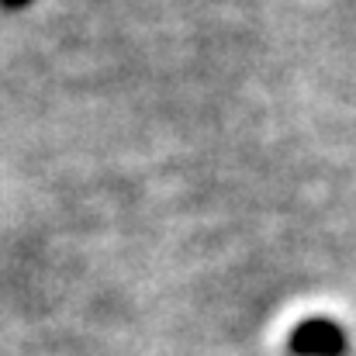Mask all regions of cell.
I'll list each match as a JSON object with an SVG mask.
<instances>
[{
  "instance_id": "1",
  "label": "cell",
  "mask_w": 356,
  "mask_h": 356,
  "mask_svg": "<svg viewBox=\"0 0 356 356\" xmlns=\"http://www.w3.org/2000/svg\"><path fill=\"white\" fill-rule=\"evenodd\" d=\"M291 346L305 356H336L343 350V336H339V329L329 325V322H308V325H301V329L294 332Z\"/></svg>"
},
{
  "instance_id": "2",
  "label": "cell",
  "mask_w": 356,
  "mask_h": 356,
  "mask_svg": "<svg viewBox=\"0 0 356 356\" xmlns=\"http://www.w3.org/2000/svg\"><path fill=\"white\" fill-rule=\"evenodd\" d=\"M31 0H0V7L3 10H21V7H28Z\"/></svg>"
}]
</instances>
